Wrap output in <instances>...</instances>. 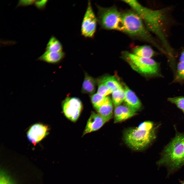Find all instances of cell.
I'll return each mask as SVG.
<instances>
[{
  "label": "cell",
  "mask_w": 184,
  "mask_h": 184,
  "mask_svg": "<svg viewBox=\"0 0 184 184\" xmlns=\"http://www.w3.org/2000/svg\"><path fill=\"white\" fill-rule=\"evenodd\" d=\"M122 1L129 5L139 16L147 30L157 37L168 55H172L173 51L167 40L165 32L168 19L166 8L154 10L143 6L136 0Z\"/></svg>",
  "instance_id": "cell-1"
},
{
  "label": "cell",
  "mask_w": 184,
  "mask_h": 184,
  "mask_svg": "<svg viewBox=\"0 0 184 184\" xmlns=\"http://www.w3.org/2000/svg\"><path fill=\"white\" fill-rule=\"evenodd\" d=\"M157 164L166 168L168 176L184 166V133L176 134L163 150Z\"/></svg>",
  "instance_id": "cell-2"
},
{
  "label": "cell",
  "mask_w": 184,
  "mask_h": 184,
  "mask_svg": "<svg viewBox=\"0 0 184 184\" xmlns=\"http://www.w3.org/2000/svg\"><path fill=\"white\" fill-rule=\"evenodd\" d=\"M122 16L123 32L131 37L149 43L166 54L163 47L151 36L142 19L133 10H128L122 13Z\"/></svg>",
  "instance_id": "cell-3"
},
{
  "label": "cell",
  "mask_w": 184,
  "mask_h": 184,
  "mask_svg": "<svg viewBox=\"0 0 184 184\" xmlns=\"http://www.w3.org/2000/svg\"><path fill=\"white\" fill-rule=\"evenodd\" d=\"M125 143L132 149L142 150L148 146L156 137L155 129H142L139 126L129 129L124 134Z\"/></svg>",
  "instance_id": "cell-4"
},
{
  "label": "cell",
  "mask_w": 184,
  "mask_h": 184,
  "mask_svg": "<svg viewBox=\"0 0 184 184\" xmlns=\"http://www.w3.org/2000/svg\"><path fill=\"white\" fill-rule=\"evenodd\" d=\"M96 5L98 9V22L101 28L123 32L122 13L116 7H104L97 4Z\"/></svg>",
  "instance_id": "cell-5"
},
{
  "label": "cell",
  "mask_w": 184,
  "mask_h": 184,
  "mask_svg": "<svg viewBox=\"0 0 184 184\" xmlns=\"http://www.w3.org/2000/svg\"><path fill=\"white\" fill-rule=\"evenodd\" d=\"M122 56L131 68L140 74L147 76L159 74V64L151 58L140 57L128 51L123 52Z\"/></svg>",
  "instance_id": "cell-6"
},
{
  "label": "cell",
  "mask_w": 184,
  "mask_h": 184,
  "mask_svg": "<svg viewBox=\"0 0 184 184\" xmlns=\"http://www.w3.org/2000/svg\"><path fill=\"white\" fill-rule=\"evenodd\" d=\"M97 22V17L93 11L90 1L89 0L82 23L81 35L86 38H94L96 31Z\"/></svg>",
  "instance_id": "cell-7"
},
{
  "label": "cell",
  "mask_w": 184,
  "mask_h": 184,
  "mask_svg": "<svg viewBox=\"0 0 184 184\" xmlns=\"http://www.w3.org/2000/svg\"><path fill=\"white\" fill-rule=\"evenodd\" d=\"M62 108L65 117L72 121L75 122L80 116L82 106L79 99L75 97L67 98L63 102Z\"/></svg>",
  "instance_id": "cell-8"
},
{
  "label": "cell",
  "mask_w": 184,
  "mask_h": 184,
  "mask_svg": "<svg viewBox=\"0 0 184 184\" xmlns=\"http://www.w3.org/2000/svg\"><path fill=\"white\" fill-rule=\"evenodd\" d=\"M49 130L47 125L40 123L34 124L27 132V138L34 145H35L49 134Z\"/></svg>",
  "instance_id": "cell-9"
},
{
  "label": "cell",
  "mask_w": 184,
  "mask_h": 184,
  "mask_svg": "<svg viewBox=\"0 0 184 184\" xmlns=\"http://www.w3.org/2000/svg\"><path fill=\"white\" fill-rule=\"evenodd\" d=\"M111 118L92 112L88 120L83 135L98 130Z\"/></svg>",
  "instance_id": "cell-10"
},
{
  "label": "cell",
  "mask_w": 184,
  "mask_h": 184,
  "mask_svg": "<svg viewBox=\"0 0 184 184\" xmlns=\"http://www.w3.org/2000/svg\"><path fill=\"white\" fill-rule=\"evenodd\" d=\"M136 112L125 105L116 107L114 110V123L125 120L135 115Z\"/></svg>",
  "instance_id": "cell-11"
},
{
  "label": "cell",
  "mask_w": 184,
  "mask_h": 184,
  "mask_svg": "<svg viewBox=\"0 0 184 184\" xmlns=\"http://www.w3.org/2000/svg\"><path fill=\"white\" fill-rule=\"evenodd\" d=\"M124 89L125 95L124 100L125 105L136 112L141 107V104L135 94L129 87L125 85Z\"/></svg>",
  "instance_id": "cell-12"
},
{
  "label": "cell",
  "mask_w": 184,
  "mask_h": 184,
  "mask_svg": "<svg viewBox=\"0 0 184 184\" xmlns=\"http://www.w3.org/2000/svg\"><path fill=\"white\" fill-rule=\"evenodd\" d=\"M64 56L63 51L53 52L45 51L37 60L49 64H54L59 62Z\"/></svg>",
  "instance_id": "cell-13"
},
{
  "label": "cell",
  "mask_w": 184,
  "mask_h": 184,
  "mask_svg": "<svg viewBox=\"0 0 184 184\" xmlns=\"http://www.w3.org/2000/svg\"><path fill=\"white\" fill-rule=\"evenodd\" d=\"M133 53L141 57L151 58L155 55L156 52L149 45H144L137 46L132 50Z\"/></svg>",
  "instance_id": "cell-14"
},
{
  "label": "cell",
  "mask_w": 184,
  "mask_h": 184,
  "mask_svg": "<svg viewBox=\"0 0 184 184\" xmlns=\"http://www.w3.org/2000/svg\"><path fill=\"white\" fill-rule=\"evenodd\" d=\"M99 83L105 84L109 87L113 92L123 88L119 80L114 76L105 77L100 80Z\"/></svg>",
  "instance_id": "cell-15"
},
{
  "label": "cell",
  "mask_w": 184,
  "mask_h": 184,
  "mask_svg": "<svg viewBox=\"0 0 184 184\" xmlns=\"http://www.w3.org/2000/svg\"><path fill=\"white\" fill-rule=\"evenodd\" d=\"M96 82L93 77L85 74L84 80L82 84V90L85 93L92 94L95 90Z\"/></svg>",
  "instance_id": "cell-16"
},
{
  "label": "cell",
  "mask_w": 184,
  "mask_h": 184,
  "mask_svg": "<svg viewBox=\"0 0 184 184\" xmlns=\"http://www.w3.org/2000/svg\"><path fill=\"white\" fill-rule=\"evenodd\" d=\"M63 48L60 42L53 36L50 38L45 48V51L53 52H61Z\"/></svg>",
  "instance_id": "cell-17"
},
{
  "label": "cell",
  "mask_w": 184,
  "mask_h": 184,
  "mask_svg": "<svg viewBox=\"0 0 184 184\" xmlns=\"http://www.w3.org/2000/svg\"><path fill=\"white\" fill-rule=\"evenodd\" d=\"M95 109L97 113L101 116L111 118L113 110L112 101L104 104Z\"/></svg>",
  "instance_id": "cell-18"
},
{
  "label": "cell",
  "mask_w": 184,
  "mask_h": 184,
  "mask_svg": "<svg viewBox=\"0 0 184 184\" xmlns=\"http://www.w3.org/2000/svg\"><path fill=\"white\" fill-rule=\"evenodd\" d=\"M125 93L123 88L116 90L112 92V102L115 107L118 106L124 100Z\"/></svg>",
  "instance_id": "cell-19"
},
{
  "label": "cell",
  "mask_w": 184,
  "mask_h": 184,
  "mask_svg": "<svg viewBox=\"0 0 184 184\" xmlns=\"http://www.w3.org/2000/svg\"><path fill=\"white\" fill-rule=\"evenodd\" d=\"M184 80V62H180L177 66V71L174 82H180Z\"/></svg>",
  "instance_id": "cell-20"
},
{
  "label": "cell",
  "mask_w": 184,
  "mask_h": 184,
  "mask_svg": "<svg viewBox=\"0 0 184 184\" xmlns=\"http://www.w3.org/2000/svg\"><path fill=\"white\" fill-rule=\"evenodd\" d=\"M167 100L168 101L175 105L178 108L184 112V96L170 97Z\"/></svg>",
  "instance_id": "cell-21"
},
{
  "label": "cell",
  "mask_w": 184,
  "mask_h": 184,
  "mask_svg": "<svg viewBox=\"0 0 184 184\" xmlns=\"http://www.w3.org/2000/svg\"><path fill=\"white\" fill-rule=\"evenodd\" d=\"M112 90L105 84L99 83L97 93L104 97H106L112 93Z\"/></svg>",
  "instance_id": "cell-22"
},
{
  "label": "cell",
  "mask_w": 184,
  "mask_h": 184,
  "mask_svg": "<svg viewBox=\"0 0 184 184\" xmlns=\"http://www.w3.org/2000/svg\"><path fill=\"white\" fill-rule=\"evenodd\" d=\"M105 97L103 96L98 93L93 95L91 97V102L94 107Z\"/></svg>",
  "instance_id": "cell-23"
},
{
  "label": "cell",
  "mask_w": 184,
  "mask_h": 184,
  "mask_svg": "<svg viewBox=\"0 0 184 184\" xmlns=\"http://www.w3.org/2000/svg\"><path fill=\"white\" fill-rule=\"evenodd\" d=\"M47 1V0L36 1L34 4L37 8L43 9L45 8Z\"/></svg>",
  "instance_id": "cell-24"
},
{
  "label": "cell",
  "mask_w": 184,
  "mask_h": 184,
  "mask_svg": "<svg viewBox=\"0 0 184 184\" xmlns=\"http://www.w3.org/2000/svg\"><path fill=\"white\" fill-rule=\"evenodd\" d=\"M34 0H21L19 1L18 6H26L32 4L34 3Z\"/></svg>",
  "instance_id": "cell-25"
},
{
  "label": "cell",
  "mask_w": 184,
  "mask_h": 184,
  "mask_svg": "<svg viewBox=\"0 0 184 184\" xmlns=\"http://www.w3.org/2000/svg\"><path fill=\"white\" fill-rule=\"evenodd\" d=\"M180 62H184V49L182 50L179 57Z\"/></svg>",
  "instance_id": "cell-26"
},
{
  "label": "cell",
  "mask_w": 184,
  "mask_h": 184,
  "mask_svg": "<svg viewBox=\"0 0 184 184\" xmlns=\"http://www.w3.org/2000/svg\"><path fill=\"white\" fill-rule=\"evenodd\" d=\"M179 182L181 184H184V180H179Z\"/></svg>",
  "instance_id": "cell-27"
},
{
  "label": "cell",
  "mask_w": 184,
  "mask_h": 184,
  "mask_svg": "<svg viewBox=\"0 0 184 184\" xmlns=\"http://www.w3.org/2000/svg\"></svg>",
  "instance_id": "cell-28"
}]
</instances>
